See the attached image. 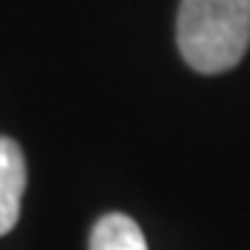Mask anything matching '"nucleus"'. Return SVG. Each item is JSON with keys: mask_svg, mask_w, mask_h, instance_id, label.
Here are the masks:
<instances>
[{"mask_svg": "<svg viewBox=\"0 0 250 250\" xmlns=\"http://www.w3.org/2000/svg\"><path fill=\"white\" fill-rule=\"evenodd\" d=\"M250 45V0H181L178 50L197 72L236 67Z\"/></svg>", "mask_w": 250, "mask_h": 250, "instance_id": "1", "label": "nucleus"}, {"mask_svg": "<svg viewBox=\"0 0 250 250\" xmlns=\"http://www.w3.org/2000/svg\"><path fill=\"white\" fill-rule=\"evenodd\" d=\"M25 181L28 170L20 145L9 136H0V236L17 225Z\"/></svg>", "mask_w": 250, "mask_h": 250, "instance_id": "2", "label": "nucleus"}, {"mask_svg": "<svg viewBox=\"0 0 250 250\" xmlns=\"http://www.w3.org/2000/svg\"><path fill=\"white\" fill-rule=\"evenodd\" d=\"M89 250H147L142 228L128 214L100 217L89 236Z\"/></svg>", "mask_w": 250, "mask_h": 250, "instance_id": "3", "label": "nucleus"}]
</instances>
